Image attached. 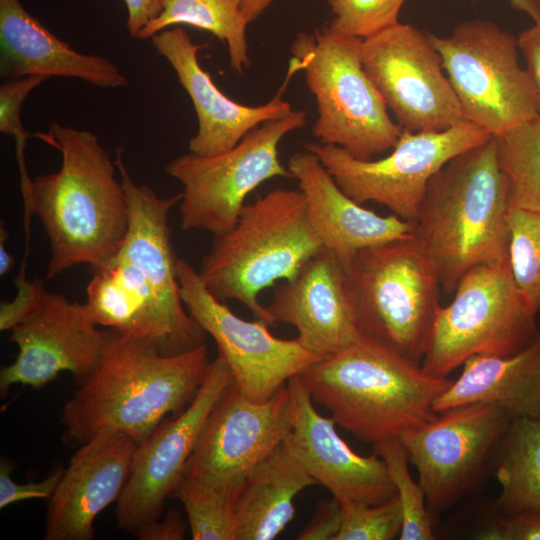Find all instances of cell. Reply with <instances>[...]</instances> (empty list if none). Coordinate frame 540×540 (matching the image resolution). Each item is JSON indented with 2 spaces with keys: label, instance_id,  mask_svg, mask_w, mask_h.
<instances>
[{
  "label": "cell",
  "instance_id": "6da1fadb",
  "mask_svg": "<svg viewBox=\"0 0 540 540\" xmlns=\"http://www.w3.org/2000/svg\"><path fill=\"white\" fill-rule=\"evenodd\" d=\"M57 149L60 169L36 176L24 212L36 215L50 245L46 278L79 264L89 267L112 258L129 225V208L116 165L90 131L50 124L34 134Z\"/></svg>",
  "mask_w": 540,
  "mask_h": 540
},
{
  "label": "cell",
  "instance_id": "7a4b0ae2",
  "mask_svg": "<svg viewBox=\"0 0 540 540\" xmlns=\"http://www.w3.org/2000/svg\"><path fill=\"white\" fill-rule=\"evenodd\" d=\"M209 364L206 343L164 355L148 342L112 330L98 365L63 406L65 434L83 443L115 430L140 444L167 415L176 416L190 404Z\"/></svg>",
  "mask_w": 540,
  "mask_h": 540
},
{
  "label": "cell",
  "instance_id": "3957f363",
  "mask_svg": "<svg viewBox=\"0 0 540 540\" xmlns=\"http://www.w3.org/2000/svg\"><path fill=\"white\" fill-rule=\"evenodd\" d=\"M506 180L495 137L451 159L431 179L413 236L453 294L472 268L508 259Z\"/></svg>",
  "mask_w": 540,
  "mask_h": 540
},
{
  "label": "cell",
  "instance_id": "277c9868",
  "mask_svg": "<svg viewBox=\"0 0 540 540\" xmlns=\"http://www.w3.org/2000/svg\"><path fill=\"white\" fill-rule=\"evenodd\" d=\"M298 377L337 425L372 444L435 417L434 403L452 382L364 337Z\"/></svg>",
  "mask_w": 540,
  "mask_h": 540
},
{
  "label": "cell",
  "instance_id": "5b68a950",
  "mask_svg": "<svg viewBox=\"0 0 540 540\" xmlns=\"http://www.w3.org/2000/svg\"><path fill=\"white\" fill-rule=\"evenodd\" d=\"M323 248L300 189L276 188L246 203L233 228L213 237L198 273L216 299L239 301L270 326L260 292L293 279Z\"/></svg>",
  "mask_w": 540,
  "mask_h": 540
},
{
  "label": "cell",
  "instance_id": "8992f818",
  "mask_svg": "<svg viewBox=\"0 0 540 540\" xmlns=\"http://www.w3.org/2000/svg\"><path fill=\"white\" fill-rule=\"evenodd\" d=\"M361 38L331 32L326 26L299 32L289 65L302 71L317 105L312 127L318 142L336 145L371 160L392 149L403 129L394 122L362 64Z\"/></svg>",
  "mask_w": 540,
  "mask_h": 540
},
{
  "label": "cell",
  "instance_id": "52a82bcc",
  "mask_svg": "<svg viewBox=\"0 0 540 540\" xmlns=\"http://www.w3.org/2000/svg\"><path fill=\"white\" fill-rule=\"evenodd\" d=\"M347 285L362 337L421 365L441 307V284L415 237L359 251Z\"/></svg>",
  "mask_w": 540,
  "mask_h": 540
},
{
  "label": "cell",
  "instance_id": "ba28073f",
  "mask_svg": "<svg viewBox=\"0 0 540 540\" xmlns=\"http://www.w3.org/2000/svg\"><path fill=\"white\" fill-rule=\"evenodd\" d=\"M435 317L421 367L447 377L476 355L506 356L539 334L536 315L519 294L509 258L478 265L459 281Z\"/></svg>",
  "mask_w": 540,
  "mask_h": 540
},
{
  "label": "cell",
  "instance_id": "9c48e42d",
  "mask_svg": "<svg viewBox=\"0 0 540 540\" xmlns=\"http://www.w3.org/2000/svg\"><path fill=\"white\" fill-rule=\"evenodd\" d=\"M441 55L466 121L492 136L539 116L532 77L518 61V40L491 20L456 25L447 37L429 34Z\"/></svg>",
  "mask_w": 540,
  "mask_h": 540
},
{
  "label": "cell",
  "instance_id": "30bf717a",
  "mask_svg": "<svg viewBox=\"0 0 540 540\" xmlns=\"http://www.w3.org/2000/svg\"><path fill=\"white\" fill-rule=\"evenodd\" d=\"M305 123L306 112L294 110L262 123L230 150L213 156L189 152L171 160L165 171L183 185L181 228L213 237L232 229L252 191L275 177L292 178L278 147L284 136Z\"/></svg>",
  "mask_w": 540,
  "mask_h": 540
},
{
  "label": "cell",
  "instance_id": "8fae6325",
  "mask_svg": "<svg viewBox=\"0 0 540 540\" xmlns=\"http://www.w3.org/2000/svg\"><path fill=\"white\" fill-rule=\"evenodd\" d=\"M493 136L469 121L438 132L403 130L392 152L380 159H358L336 145L309 142L341 190L357 203L375 202L414 223L434 175L457 155Z\"/></svg>",
  "mask_w": 540,
  "mask_h": 540
},
{
  "label": "cell",
  "instance_id": "7c38bea8",
  "mask_svg": "<svg viewBox=\"0 0 540 540\" xmlns=\"http://www.w3.org/2000/svg\"><path fill=\"white\" fill-rule=\"evenodd\" d=\"M512 421L497 405L470 403L439 412L399 436L431 514L451 508L471 492Z\"/></svg>",
  "mask_w": 540,
  "mask_h": 540
},
{
  "label": "cell",
  "instance_id": "4fadbf2b",
  "mask_svg": "<svg viewBox=\"0 0 540 540\" xmlns=\"http://www.w3.org/2000/svg\"><path fill=\"white\" fill-rule=\"evenodd\" d=\"M363 68L410 132H438L464 121L440 53L415 26L397 23L362 41Z\"/></svg>",
  "mask_w": 540,
  "mask_h": 540
},
{
  "label": "cell",
  "instance_id": "5bb4252c",
  "mask_svg": "<svg viewBox=\"0 0 540 540\" xmlns=\"http://www.w3.org/2000/svg\"><path fill=\"white\" fill-rule=\"evenodd\" d=\"M177 273L185 308L215 340L234 384L248 399L268 400L291 378L322 360L296 338H277L263 321H246L235 315L208 291L198 271L184 259L178 258Z\"/></svg>",
  "mask_w": 540,
  "mask_h": 540
},
{
  "label": "cell",
  "instance_id": "9a60e30c",
  "mask_svg": "<svg viewBox=\"0 0 540 540\" xmlns=\"http://www.w3.org/2000/svg\"><path fill=\"white\" fill-rule=\"evenodd\" d=\"M291 429L292 402L287 384L268 400L255 402L232 382L212 408L182 476L239 490Z\"/></svg>",
  "mask_w": 540,
  "mask_h": 540
},
{
  "label": "cell",
  "instance_id": "2e32d148",
  "mask_svg": "<svg viewBox=\"0 0 540 540\" xmlns=\"http://www.w3.org/2000/svg\"><path fill=\"white\" fill-rule=\"evenodd\" d=\"M232 382L227 363L218 355L210 362L190 404L173 419L163 420L138 445L129 479L115 509L119 529L134 533L142 525L160 519L212 408Z\"/></svg>",
  "mask_w": 540,
  "mask_h": 540
},
{
  "label": "cell",
  "instance_id": "e0dca14e",
  "mask_svg": "<svg viewBox=\"0 0 540 540\" xmlns=\"http://www.w3.org/2000/svg\"><path fill=\"white\" fill-rule=\"evenodd\" d=\"M85 303L43 291L36 309L11 331L16 359L0 371V390L15 384L41 388L68 371L80 385L96 368L112 330H101Z\"/></svg>",
  "mask_w": 540,
  "mask_h": 540
},
{
  "label": "cell",
  "instance_id": "ac0fdd59",
  "mask_svg": "<svg viewBox=\"0 0 540 540\" xmlns=\"http://www.w3.org/2000/svg\"><path fill=\"white\" fill-rule=\"evenodd\" d=\"M117 148L114 163L120 174L128 208L129 225L116 253L149 290L181 353L205 343L206 332L185 308L177 273L178 258L171 240L168 216L182 193L160 197L149 185H137Z\"/></svg>",
  "mask_w": 540,
  "mask_h": 540
},
{
  "label": "cell",
  "instance_id": "d6986e66",
  "mask_svg": "<svg viewBox=\"0 0 540 540\" xmlns=\"http://www.w3.org/2000/svg\"><path fill=\"white\" fill-rule=\"evenodd\" d=\"M287 386L292 429L285 442L316 484L325 487L344 510L379 504L397 495L380 456L356 454L338 435L334 419L316 410L298 376Z\"/></svg>",
  "mask_w": 540,
  "mask_h": 540
},
{
  "label": "cell",
  "instance_id": "ffe728a7",
  "mask_svg": "<svg viewBox=\"0 0 540 540\" xmlns=\"http://www.w3.org/2000/svg\"><path fill=\"white\" fill-rule=\"evenodd\" d=\"M152 45L177 74L189 95L198 121V130L188 144L191 153L213 156L232 149L251 130L262 123L291 114L294 109L282 98L296 71L289 67L275 96L265 104L248 106L227 97L214 83L198 60L205 45L193 43L185 29L175 26L152 38Z\"/></svg>",
  "mask_w": 540,
  "mask_h": 540
},
{
  "label": "cell",
  "instance_id": "44dd1931",
  "mask_svg": "<svg viewBox=\"0 0 540 540\" xmlns=\"http://www.w3.org/2000/svg\"><path fill=\"white\" fill-rule=\"evenodd\" d=\"M138 443L103 430L82 443L50 498L45 540H92L94 521L118 501L129 479Z\"/></svg>",
  "mask_w": 540,
  "mask_h": 540
},
{
  "label": "cell",
  "instance_id": "7402d4cb",
  "mask_svg": "<svg viewBox=\"0 0 540 540\" xmlns=\"http://www.w3.org/2000/svg\"><path fill=\"white\" fill-rule=\"evenodd\" d=\"M266 309L275 323L295 327L296 340L321 359L362 339L349 297L347 272L325 248L293 279L275 287Z\"/></svg>",
  "mask_w": 540,
  "mask_h": 540
},
{
  "label": "cell",
  "instance_id": "603a6c76",
  "mask_svg": "<svg viewBox=\"0 0 540 540\" xmlns=\"http://www.w3.org/2000/svg\"><path fill=\"white\" fill-rule=\"evenodd\" d=\"M287 168L306 199L323 247L346 272L359 251L413 235L414 223L394 214L381 216L346 195L314 153L306 149L294 153Z\"/></svg>",
  "mask_w": 540,
  "mask_h": 540
},
{
  "label": "cell",
  "instance_id": "cb8c5ba5",
  "mask_svg": "<svg viewBox=\"0 0 540 540\" xmlns=\"http://www.w3.org/2000/svg\"><path fill=\"white\" fill-rule=\"evenodd\" d=\"M78 78L102 88L128 85L109 59L78 52L33 17L19 0H0V77Z\"/></svg>",
  "mask_w": 540,
  "mask_h": 540
},
{
  "label": "cell",
  "instance_id": "d4e9b609",
  "mask_svg": "<svg viewBox=\"0 0 540 540\" xmlns=\"http://www.w3.org/2000/svg\"><path fill=\"white\" fill-rule=\"evenodd\" d=\"M434 403V411L470 403L499 406L514 419L540 416V332L506 356L476 355Z\"/></svg>",
  "mask_w": 540,
  "mask_h": 540
},
{
  "label": "cell",
  "instance_id": "484cf974",
  "mask_svg": "<svg viewBox=\"0 0 540 540\" xmlns=\"http://www.w3.org/2000/svg\"><path fill=\"white\" fill-rule=\"evenodd\" d=\"M89 270L85 305L99 326L148 342L161 354H179L149 290L124 260L114 255Z\"/></svg>",
  "mask_w": 540,
  "mask_h": 540
},
{
  "label": "cell",
  "instance_id": "4316f807",
  "mask_svg": "<svg viewBox=\"0 0 540 540\" xmlns=\"http://www.w3.org/2000/svg\"><path fill=\"white\" fill-rule=\"evenodd\" d=\"M316 485L285 440L242 484L235 508V540H272L294 519L296 495Z\"/></svg>",
  "mask_w": 540,
  "mask_h": 540
},
{
  "label": "cell",
  "instance_id": "83f0119b",
  "mask_svg": "<svg viewBox=\"0 0 540 540\" xmlns=\"http://www.w3.org/2000/svg\"><path fill=\"white\" fill-rule=\"evenodd\" d=\"M493 462L501 487L495 515L540 512V416L514 419Z\"/></svg>",
  "mask_w": 540,
  "mask_h": 540
},
{
  "label": "cell",
  "instance_id": "f1b7e54d",
  "mask_svg": "<svg viewBox=\"0 0 540 540\" xmlns=\"http://www.w3.org/2000/svg\"><path fill=\"white\" fill-rule=\"evenodd\" d=\"M160 14L137 35L138 39L178 25L205 30L224 42L228 49L230 68L243 74L250 66L246 29L248 22L242 12V0H159Z\"/></svg>",
  "mask_w": 540,
  "mask_h": 540
},
{
  "label": "cell",
  "instance_id": "f546056e",
  "mask_svg": "<svg viewBox=\"0 0 540 540\" xmlns=\"http://www.w3.org/2000/svg\"><path fill=\"white\" fill-rule=\"evenodd\" d=\"M495 139L509 208L540 213V116L510 128Z\"/></svg>",
  "mask_w": 540,
  "mask_h": 540
},
{
  "label": "cell",
  "instance_id": "4dcf8cb0",
  "mask_svg": "<svg viewBox=\"0 0 540 540\" xmlns=\"http://www.w3.org/2000/svg\"><path fill=\"white\" fill-rule=\"evenodd\" d=\"M239 490L207 485L182 476L173 496L184 506L193 540H235Z\"/></svg>",
  "mask_w": 540,
  "mask_h": 540
},
{
  "label": "cell",
  "instance_id": "1f68e13d",
  "mask_svg": "<svg viewBox=\"0 0 540 540\" xmlns=\"http://www.w3.org/2000/svg\"><path fill=\"white\" fill-rule=\"evenodd\" d=\"M508 258L516 288L528 308L540 310V213L509 208Z\"/></svg>",
  "mask_w": 540,
  "mask_h": 540
},
{
  "label": "cell",
  "instance_id": "d6a6232c",
  "mask_svg": "<svg viewBox=\"0 0 540 540\" xmlns=\"http://www.w3.org/2000/svg\"><path fill=\"white\" fill-rule=\"evenodd\" d=\"M374 453L380 456L388 469L396 488L402 508V530L400 540L434 539L431 513L425 493L408 469V456L398 438L373 444Z\"/></svg>",
  "mask_w": 540,
  "mask_h": 540
},
{
  "label": "cell",
  "instance_id": "836d02e7",
  "mask_svg": "<svg viewBox=\"0 0 540 540\" xmlns=\"http://www.w3.org/2000/svg\"><path fill=\"white\" fill-rule=\"evenodd\" d=\"M333 18L326 26L331 32L366 39L399 23L406 0H325Z\"/></svg>",
  "mask_w": 540,
  "mask_h": 540
},
{
  "label": "cell",
  "instance_id": "e575fe53",
  "mask_svg": "<svg viewBox=\"0 0 540 540\" xmlns=\"http://www.w3.org/2000/svg\"><path fill=\"white\" fill-rule=\"evenodd\" d=\"M402 522L401 503L395 495L379 504L345 509L335 540H391L400 536Z\"/></svg>",
  "mask_w": 540,
  "mask_h": 540
},
{
  "label": "cell",
  "instance_id": "d590c367",
  "mask_svg": "<svg viewBox=\"0 0 540 540\" xmlns=\"http://www.w3.org/2000/svg\"><path fill=\"white\" fill-rule=\"evenodd\" d=\"M46 79L31 75L8 79L0 85V131L15 138L20 182L31 179L26 167L24 150L28 138L34 136L22 124L21 107L29 93Z\"/></svg>",
  "mask_w": 540,
  "mask_h": 540
},
{
  "label": "cell",
  "instance_id": "8d00e7d4",
  "mask_svg": "<svg viewBox=\"0 0 540 540\" xmlns=\"http://www.w3.org/2000/svg\"><path fill=\"white\" fill-rule=\"evenodd\" d=\"M12 469V463L7 459L2 458L0 463L1 509L25 500L50 499L64 472V468L58 466L41 481L16 483L11 477Z\"/></svg>",
  "mask_w": 540,
  "mask_h": 540
},
{
  "label": "cell",
  "instance_id": "74e56055",
  "mask_svg": "<svg viewBox=\"0 0 540 540\" xmlns=\"http://www.w3.org/2000/svg\"><path fill=\"white\" fill-rule=\"evenodd\" d=\"M479 536L495 540H540V512L495 515L494 522Z\"/></svg>",
  "mask_w": 540,
  "mask_h": 540
},
{
  "label": "cell",
  "instance_id": "f35d334b",
  "mask_svg": "<svg viewBox=\"0 0 540 540\" xmlns=\"http://www.w3.org/2000/svg\"><path fill=\"white\" fill-rule=\"evenodd\" d=\"M344 519L340 502L332 497L315 505L314 513L299 533V540H335Z\"/></svg>",
  "mask_w": 540,
  "mask_h": 540
},
{
  "label": "cell",
  "instance_id": "ab89813d",
  "mask_svg": "<svg viewBox=\"0 0 540 540\" xmlns=\"http://www.w3.org/2000/svg\"><path fill=\"white\" fill-rule=\"evenodd\" d=\"M45 290L43 280L35 278L26 286L17 288L11 301H2L0 305V330L11 331L24 321L38 306Z\"/></svg>",
  "mask_w": 540,
  "mask_h": 540
},
{
  "label": "cell",
  "instance_id": "60d3db41",
  "mask_svg": "<svg viewBox=\"0 0 540 540\" xmlns=\"http://www.w3.org/2000/svg\"><path fill=\"white\" fill-rule=\"evenodd\" d=\"M187 525L176 509H169L163 520L148 522L133 534L140 540H182Z\"/></svg>",
  "mask_w": 540,
  "mask_h": 540
},
{
  "label": "cell",
  "instance_id": "b9f144b4",
  "mask_svg": "<svg viewBox=\"0 0 540 540\" xmlns=\"http://www.w3.org/2000/svg\"><path fill=\"white\" fill-rule=\"evenodd\" d=\"M517 40L518 48L522 52L527 65L526 69L529 71L535 85L540 116V25L534 24L532 27L523 30Z\"/></svg>",
  "mask_w": 540,
  "mask_h": 540
},
{
  "label": "cell",
  "instance_id": "7bdbcfd3",
  "mask_svg": "<svg viewBox=\"0 0 540 540\" xmlns=\"http://www.w3.org/2000/svg\"><path fill=\"white\" fill-rule=\"evenodd\" d=\"M127 11V28L130 36L138 33L161 12L159 0H124Z\"/></svg>",
  "mask_w": 540,
  "mask_h": 540
},
{
  "label": "cell",
  "instance_id": "ee69618b",
  "mask_svg": "<svg viewBox=\"0 0 540 540\" xmlns=\"http://www.w3.org/2000/svg\"><path fill=\"white\" fill-rule=\"evenodd\" d=\"M8 231L5 227V222H0V275L4 276L8 274L15 264L13 254L6 249V241L8 239Z\"/></svg>",
  "mask_w": 540,
  "mask_h": 540
},
{
  "label": "cell",
  "instance_id": "f6af8a7d",
  "mask_svg": "<svg viewBox=\"0 0 540 540\" xmlns=\"http://www.w3.org/2000/svg\"><path fill=\"white\" fill-rule=\"evenodd\" d=\"M274 0H242V12L248 23L255 21Z\"/></svg>",
  "mask_w": 540,
  "mask_h": 540
},
{
  "label": "cell",
  "instance_id": "bcb514c9",
  "mask_svg": "<svg viewBox=\"0 0 540 540\" xmlns=\"http://www.w3.org/2000/svg\"><path fill=\"white\" fill-rule=\"evenodd\" d=\"M511 6L526 13L534 21V24L540 25V1L539 0H509Z\"/></svg>",
  "mask_w": 540,
  "mask_h": 540
}]
</instances>
